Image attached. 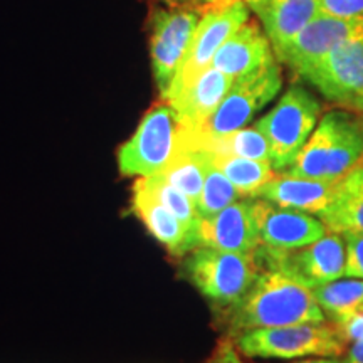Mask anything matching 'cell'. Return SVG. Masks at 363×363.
Instances as JSON below:
<instances>
[{
	"instance_id": "obj_2",
	"label": "cell",
	"mask_w": 363,
	"mask_h": 363,
	"mask_svg": "<svg viewBox=\"0 0 363 363\" xmlns=\"http://www.w3.org/2000/svg\"><path fill=\"white\" fill-rule=\"evenodd\" d=\"M363 158V116L338 106L325 113L286 174L337 182Z\"/></svg>"
},
{
	"instance_id": "obj_21",
	"label": "cell",
	"mask_w": 363,
	"mask_h": 363,
	"mask_svg": "<svg viewBox=\"0 0 363 363\" xmlns=\"http://www.w3.org/2000/svg\"><path fill=\"white\" fill-rule=\"evenodd\" d=\"M320 217L333 233L363 230V158L338 180L337 194Z\"/></svg>"
},
{
	"instance_id": "obj_8",
	"label": "cell",
	"mask_w": 363,
	"mask_h": 363,
	"mask_svg": "<svg viewBox=\"0 0 363 363\" xmlns=\"http://www.w3.org/2000/svg\"><path fill=\"white\" fill-rule=\"evenodd\" d=\"M249 12L251 9L246 0H219L211 4V7L199 17L192 45L163 101L170 99L201 72L211 67L220 45L249 21Z\"/></svg>"
},
{
	"instance_id": "obj_5",
	"label": "cell",
	"mask_w": 363,
	"mask_h": 363,
	"mask_svg": "<svg viewBox=\"0 0 363 363\" xmlns=\"http://www.w3.org/2000/svg\"><path fill=\"white\" fill-rule=\"evenodd\" d=\"M242 357L264 360H296L308 357H343L347 342L333 323H298L257 328L233 338Z\"/></svg>"
},
{
	"instance_id": "obj_20",
	"label": "cell",
	"mask_w": 363,
	"mask_h": 363,
	"mask_svg": "<svg viewBox=\"0 0 363 363\" xmlns=\"http://www.w3.org/2000/svg\"><path fill=\"white\" fill-rule=\"evenodd\" d=\"M212 163H214V155L211 150L199 143L194 135L185 128L184 142L174 160L162 172V175L197 206L206 175Z\"/></svg>"
},
{
	"instance_id": "obj_1",
	"label": "cell",
	"mask_w": 363,
	"mask_h": 363,
	"mask_svg": "<svg viewBox=\"0 0 363 363\" xmlns=\"http://www.w3.org/2000/svg\"><path fill=\"white\" fill-rule=\"evenodd\" d=\"M323 321L328 320L310 286L276 267H261L246 296L222 313V325L230 338L249 330Z\"/></svg>"
},
{
	"instance_id": "obj_33",
	"label": "cell",
	"mask_w": 363,
	"mask_h": 363,
	"mask_svg": "<svg viewBox=\"0 0 363 363\" xmlns=\"http://www.w3.org/2000/svg\"><path fill=\"white\" fill-rule=\"evenodd\" d=\"M343 106H345V108H350V110L357 111L358 115H362V116H363V98H357V99H353V101L347 103V104H343Z\"/></svg>"
},
{
	"instance_id": "obj_30",
	"label": "cell",
	"mask_w": 363,
	"mask_h": 363,
	"mask_svg": "<svg viewBox=\"0 0 363 363\" xmlns=\"http://www.w3.org/2000/svg\"><path fill=\"white\" fill-rule=\"evenodd\" d=\"M335 328L338 330L340 337H342L347 343L363 340V310L355 313V315L348 316L347 320L340 321V323H335Z\"/></svg>"
},
{
	"instance_id": "obj_25",
	"label": "cell",
	"mask_w": 363,
	"mask_h": 363,
	"mask_svg": "<svg viewBox=\"0 0 363 363\" xmlns=\"http://www.w3.org/2000/svg\"><path fill=\"white\" fill-rule=\"evenodd\" d=\"M145 190L152 195L158 203L169 208L172 214H175L179 219L192 227L199 233V224H201V216H199L197 206L179 189H175L169 180L162 174L153 177H140Z\"/></svg>"
},
{
	"instance_id": "obj_26",
	"label": "cell",
	"mask_w": 363,
	"mask_h": 363,
	"mask_svg": "<svg viewBox=\"0 0 363 363\" xmlns=\"http://www.w3.org/2000/svg\"><path fill=\"white\" fill-rule=\"evenodd\" d=\"M239 199L242 197H240L238 189H235L234 185L230 184V180L217 169L214 163H212V167L208 169L206 175L202 194L197 202V211L201 219L216 216L217 212L224 211L225 207H229L230 203L239 201Z\"/></svg>"
},
{
	"instance_id": "obj_31",
	"label": "cell",
	"mask_w": 363,
	"mask_h": 363,
	"mask_svg": "<svg viewBox=\"0 0 363 363\" xmlns=\"http://www.w3.org/2000/svg\"><path fill=\"white\" fill-rule=\"evenodd\" d=\"M342 363H363V340L350 345V348L345 352Z\"/></svg>"
},
{
	"instance_id": "obj_4",
	"label": "cell",
	"mask_w": 363,
	"mask_h": 363,
	"mask_svg": "<svg viewBox=\"0 0 363 363\" xmlns=\"http://www.w3.org/2000/svg\"><path fill=\"white\" fill-rule=\"evenodd\" d=\"M323 104L303 84H291L279 101L254 123L267 138L271 165L286 172L320 123Z\"/></svg>"
},
{
	"instance_id": "obj_13",
	"label": "cell",
	"mask_w": 363,
	"mask_h": 363,
	"mask_svg": "<svg viewBox=\"0 0 363 363\" xmlns=\"http://www.w3.org/2000/svg\"><path fill=\"white\" fill-rule=\"evenodd\" d=\"M254 217L259 230L261 246L278 251H293L321 239L328 227L318 216L284 208L264 199H252Z\"/></svg>"
},
{
	"instance_id": "obj_32",
	"label": "cell",
	"mask_w": 363,
	"mask_h": 363,
	"mask_svg": "<svg viewBox=\"0 0 363 363\" xmlns=\"http://www.w3.org/2000/svg\"><path fill=\"white\" fill-rule=\"evenodd\" d=\"M294 363H342V360L333 357H318V358H306V360L294 362Z\"/></svg>"
},
{
	"instance_id": "obj_29",
	"label": "cell",
	"mask_w": 363,
	"mask_h": 363,
	"mask_svg": "<svg viewBox=\"0 0 363 363\" xmlns=\"http://www.w3.org/2000/svg\"><path fill=\"white\" fill-rule=\"evenodd\" d=\"M208 363H247L244 362L242 353L238 350L234 340L230 337L220 338L217 342L214 352H212L211 358H208Z\"/></svg>"
},
{
	"instance_id": "obj_23",
	"label": "cell",
	"mask_w": 363,
	"mask_h": 363,
	"mask_svg": "<svg viewBox=\"0 0 363 363\" xmlns=\"http://www.w3.org/2000/svg\"><path fill=\"white\" fill-rule=\"evenodd\" d=\"M212 155H214V165L238 189L240 197L254 199L257 190L264 187L267 182L276 175V170L272 169L271 162L219 155V153L214 152H212Z\"/></svg>"
},
{
	"instance_id": "obj_6",
	"label": "cell",
	"mask_w": 363,
	"mask_h": 363,
	"mask_svg": "<svg viewBox=\"0 0 363 363\" xmlns=\"http://www.w3.org/2000/svg\"><path fill=\"white\" fill-rule=\"evenodd\" d=\"M185 126L170 103L153 104L130 140L118 148V169L123 177H153L174 160L184 142Z\"/></svg>"
},
{
	"instance_id": "obj_34",
	"label": "cell",
	"mask_w": 363,
	"mask_h": 363,
	"mask_svg": "<svg viewBox=\"0 0 363 363\" xmlns=\"http://www.w3.org/2000/svg\"><path fill=\"white\" fill-rule=\"evenodd\" d=\"M202 2H207V4H214V2H219V0H202Z\"/></svg>"
},
{
	"instance_id": "obj_35",
	"label": "cell",
	"mask_w": 363,
	"mask_h": 363,
	"mask_svg": "<svg viewBox=\"0 0 363 363\" xmlns=\"http://www.w3.org/2000/svg\"><path fill=\"white\" fill-rule=\"evenodd\" d=\"M246 2H247V4H249V2H252V0H246Z\"/></svg>"
},
{
	"instance_id": "obj_24",
	"label": "cell",
	"mask_w": 363,
	"mask_h": 363,
	"mask_svg": "<svg viewBox=\"0 0 363 363\" xmlns=\"http://www.w3.org/2000/svg\"><path fill=\"white\" fill-rule=\"evenodd\" d=\"M190 133H192V131H190ZM197 142L211 150V152L219 153V155L242 157L251 158V160L271 162L269 143H267V138L256 128V126H244V128L235 130L233 133H227L224 136H220V138L197 140Z\"/></svg>"
},
{
	"instance_id": "obj_7",
	"label": "cell",
	"mask_w": 363,
	"mask_h": 363,
	"mask_svg": "<svg viewBox=\"0 0 363 363\" xmlns=\"http://www.w3.org/2000/svg\"><path fill=\"white\" fill-rule=\"evenodd\" d=\"M281 88L283 71L274 57L259 69L234 79L211 120L201 131H192V135L197 140H211L244 128L262 108L278 96Z\"/></svg>"
},
{
	"instance_id": "obj_28",
	"label": "cell",
	"mask_w": 363,
	"mask_h": 363,
	"mask_svg": "<svg viewBox=\"0 0 363 363\" xmlns=\"http://www.w3.org/2000/svg\"><path fill=\"white\" fill-rule=\"evenodd\" d=\"M321 13L340 19L363 17V0H318Z\"/></svg>"
},
{
	"instance_id": "obj_22",
	"label": "cell",
	"mask_w": 363,
	"mask_h": 363,
	"mask_svg": "<svg viewBox=\"0 0 363 363\" xmlns=\"http://www.w3.org/2000/svg\"><path fill=\"white\" fill-rule=\"evenodd\" d=\"M313 294L330 323H340L362 310L363 279H335L331 283L313 288Z\"/></svg>"
},
{
	"instance_id": "obj_18",
	"label": "cell",
	"mask_w": 363,
	"mask_h": 363,
	"mask_svg": "<svg viewBox=\"0 0 363 363\" xmlns=\"http://www.w3.org/2000/svg\"><path fill=\"white\" fill-rule=\"evenodd\" d=\"M271 40L257 22L247 21L220 45L212 61V67L238 79L249 72L259 69L274 59Z\"/></svg>"
},
{
	"instance_id": "obj_11",
	"label": "cell",
	"mask_w": 363,
	"mask_h": 363,
	"mask_svg": "<svg viewBox=\"0 0 363 363\" xmlns=\"http://www.w3.org/2000/svg\"><path fill=\"white\" fill-rule=\"evenodd\" d=\"M301 79L338 106L363 98V19L342 44Z\"/></svg>"
},
{
	"instance_id": "obj_9",
	"label": "cell",
	"mask_w": 363,
	"mask_h": 363,
	"mask_svg": "<svg viewBox=\"0 0 363 363\" xmlns=\"http://www.w3.org/2000/svg\"><path fill=\"white\" fill-rule=\"evenodd\" d=\"M199 13L184 7H158L152 13L150 24V57L153 78L163 99L174 83L182 62L187 56Z\"/></svg>"
},
{
	"instance_id": "obj_19",
	"label": "cell",
	"mask_w": 363,
	"mask_h": 363,
	"mask_svg": "<svg viewBox=\"0 0 363 363\" xmlns=\"http://www.w3.org/2000/svg\"><path fill=\"white\" fill-rule=\"evenodd\" d=\"M247 6L259 19L274 52L321 13L318 0H252Z\"/></svg>"
},
{
	"instance_id": "obj_27",
	"label": "cell",
	"mask_w": 363,
	"mask_h": 363,
	"mask_svg": "<svg viewBox=\"0 0 363 363\" xmlns=\"http://www.w3.org/2000/svg\"><path fill=\"white\" fill-rule=\"evenodd\" d=\"M345 244V276L363 279V230L340 233Z\"/></svg>"
},
{
	"instance_id": "obj_17",
	"label": "cell",
	"mask_w": 363,
	"mask_h": 363,
	"mask_svg": "<svg viewBox=\"0 0 363 363\" xmlns=\"http://www.w3.org/2000/svg\"><path fill=\"white\" fill-rule=\"evenodd\" d=\"M337 184L338 180H315L289 175L286 172H276V175L264 187L257 190L254 199H264L279 207L321 216L337 194Z\"/></svg>"
},
{
	"instance_id": "obj_36",
	"label": "cell",
	"mask_w": 363,
	"mask_h": 363,
	"mask_svg": "<svg viewBox=\"0 0 363 363\" xmlns=\"http://www.w3.org/2000/svg\"><path fill=\"white\" fill-rule=\"evenodd\" d=\"M362 310H363V306H362Z\"/></svg>"
},
{
	"instance_id": "obj_15",
	"label": "cell",
	"mask_w": 363,
	"mask_h": 363,
	"mask_svg": "<svg viewBox=\"0 0 363 363\" xmlns=\"http://www.w3.org/2000/svg\"><path fill=\"white\" fill-rule=\"evenodd\" d=\"M233 83V78L211 66L167 99V103L172 104L185 128L201 131L219 108Z\"/></svg>"
},
{
	"instance_id": "obj_14",
	"label": "cell",
	"mask_w": 363,
	"mask_h": 363,
	"mask_svg": "<svg viewBox=\"0 0 363 363\" xmlns=\"http://www.w3.org/2000/svg\"><path fill=\"white\" fill-rule=\"evenodd\" d=\"M201 246L220 251L252 254L261 246L259 230L254 217L252 199H239L216 216L201 219L199 224Z\"/></svg>"
},
{
	"instance_id": "obj_16",
	"label": "cell",
	"mask_w": 363,
	"mask_h": 363,
	"mask_svg": "<svg viewBox=\"0 0 363 363\" xmlns=\"http://www.w3.org/2000/svg\"><path fill=\"white\" fill-rule=\"evenodd\" d=\"M131 211L143 222L148 233L174 256L184 257L192 249L201 246L197 230L184 224L179 217L172 214L169 208L158 203L145 190L140 180H136L133 184Z\"/></svg>"
},
{
	"instance_id": "obj_12",
	"label": "cell",
	"mask_w": 363,
	"mask_h": 363,
	"mask_svg": "<svg viewBox=\"0 0 363 363\" xmlns=\"http://www.w3.org/2000/svg\"><path fill=\"white\" fill-rule=\"evenodd\" d=\"M363 17L340 19V17L318 13L310 24L286 43L274 56L281 65L288 66L299 78L320 65L328 54L342 44L357 29Z\"/></svg>"
},
{
	"instance_id": "obj_3",
	"label": "cell",
	"mask_w": 363,
	"mask_h": 363,
	"mask_svg": "<svg viewBox=\"0 0 363 363\" xmlns=\"http://www.w3.org/2000/svg\"><path fill=\"white\" fill-rule=\"evenodd\" d=\"M180 271L214 311L222 315L246 296L259 276L261 264L256 252L240 254L199 246L182 257Z\"/></svg>"
},
{
	"instance_id": "obj_10",
	"label": "cell",
	"mask_w": 363,
	"mask_h": 363,
	"mask_svg": "<svg viewBox=\"0 0 363 363\" xmlns=\"http://www.w3.org/2000/svg\"><path fill=\"white\" fill-rule=\"evenodd\" d=\"M261 267H276L310 288L331 283L345 276V244L342 234L328 230L323 238L293 251H278L266 246L256 249Z\"/></svg>"
}]
</instances>
